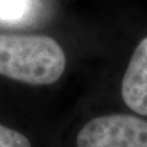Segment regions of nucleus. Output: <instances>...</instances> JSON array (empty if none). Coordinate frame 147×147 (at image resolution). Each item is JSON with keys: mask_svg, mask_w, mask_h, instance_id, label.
Segmentation results:
<instances>
[{"mask_svg": "<svg viewBox=\"0 0 147 147\" xmlns=\"http://www.w3.org/2000/svg\"><path fill=\"white\" fill-rule=\"evenodd\" d=\"M66 59L53 38L0 34V75L30 85H49L63 75Z\"/></svg>", "mask_w": 147, "mask_h": 147, "instance_id": "obj_1", "label": "nucleus"}, {"mask_svg": "<svg viewBox=\"0 0 147 147\" xmlns=\"http://www.w3.org/2000/svg\"><path fill=\"white\" fill-rule=\"evenodd\" d=\"M77 147H147V121L110 114L92 119L81 129Z\"/></svg>", "mask_w": 147, "mask_h": 147, "instance_id": "obj_2", "label": "nucleus"}, {"mask_svg": "<svg viewBox=\"0 0 147 147\" xmlns=\"http://www.w3.org/2000/svg\"><path fill=\"white\" fill-rule=\"evenodd\" d=\"M121 94L126 105L141 115H147V37L135 48L124 74Z\"/></svg>", "mask_w": 147, "mask_h": 147, "instance_id": "obj_3", "label": "nucleus"}, {"mask_svg": "<svg viewBox=\"0 0 147 147\" xmlns=\"http://www.w3.org/2000/svg\"><path fill=\"white\" fill-rule=\"evenodd\" d=\"M33 10V0H0V22L18 24Z\"/></svg>", "mask_w": 147, "mask_h": 147, "instance_id": "obj_4", "label": "nucleus"}, {"mask_svg": "<svg viewBox=\"0 0 147 147\" xmlns=\"http://www.w3.org/2000/svg\"><path fill=\"white\" fill-rule=\"evenodd\" d=\"M0 147H32L25 135L0 124Z\"/></svg>", "mask_w": 147, "mask_h": 147, "instance_id": "obj_5", "label": "nucleus"}]
</instances>
